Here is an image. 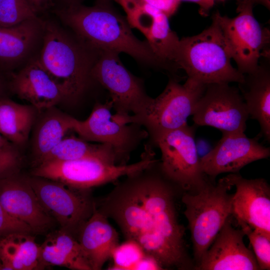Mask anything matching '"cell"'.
Returning <instances> with one entry per match:
<instances>
[{
  "instance_id": "cell-1",
  "label": "cell",
  "mask_w": 270,
  "mask_h": 270,
  "mask_svg": "<svg viewBox=\"0 0 270 270\" xmlns=\"http://www.w3.org/2000/svg\"><path fill=\"white\" fill-rule=\"evenodd\" d=\"M174 184L162 172L157 160L126 176L96 206L115 222L126 240L138 243L164 270L184 269L188 264Z\"/></svg>"
},
{
  "instance_id": "cell-2",
  "label": "cell",
  "mask_w": 270,
  "mask_h": 270,
  "mask_svg": "<svg viewBox=\"0 0 270 270\" xmlns=\"http://www.w3.org/2000/svg\"><path fill=\"white\" fill-rule=\"evenodd\" d=\"M111 2L56 6L53 12L88 49L97 53L104 50L124 52L143 64L172 72V68L157 56L146 40L134 35L126 17Z\"/></svg>"
},
{
  "instance_id": "cell-3",
  "label": "cell",
  "mask_w": 270,
  "mask_h": 270,
  "mask_svg": "<svg viewBox=\"0 0 270 270\" xmlns=\"http://www.w3.org/2000/svg\"><path fill=\"white\" fill-rule=\"evenodd\" d=\"M98 54L86 48L57 22L44 20L38 58L62 91L65 101H78L94 81L91 71Z\"/></svg>"
},
{
  "instance_id": "cell-4",
  "label": "cell",
  "mask_w": 270,
  "mask_h": 270,
  "mask_svg": "<svg viewBox=\"0 0 270 270\" xmlns=\"http://www.w3.org/2000/svg\"><path fill=\"white\" fill-rule=\"evenodd\" d=\"M212 20L211 25L200 34L180 39L174 62L185 71L187 78L204 85L241 83L244 74L232 65V56L222 30Z\"/></svg>"
},
{
  "instance_id": "cell-5",
  "label": "cell",
  "mask_w": 270,
  "mask_h": 270,
  "mask_svg": "<svg viewBox=\"0 0 270 270\" xmlns=\"http://www.w3.org/2000/svg\"><path fill=\"white\" fill-rule=\"evenodd\" d=\"M206 85L187 78L184 84L174 78L169 79L164 91L150 99L139 112L132 115H112V119L122 124H134L144 127L148 134V143L154 147L166 133L187 124Z\"/></svg>"
},
{
  "instance_id": "cell-6",
  "label": "cell",
  "mask_w": 270,
  "mask_h": 270,
  "mask_svg": "<svg viewBox=\"0 0 270 270\" xmlns=\"http://www.w3.org/2000/svg\"><path fill=\"white\" fill-rule=\"evenodd\" d=\"M232 186L226 176L216 184L207 182L196 194H184L182 201L188 220L193 253L198 263L213 242L228 218L232 215Z\"/></svg>"
},
{
  "instance_id": "cell-7",
  "label": "cell",
  "mask_w": 270,
  "mask_h": 270,
  "mask_svg": "<svg viewBox=\"0 0 270 270\" xmlns=\"http://www.w3.org/2000/svg\"><path fill=\"white\" fill-rule=\"evenodd\" d=\"M156 160L154 148L145 144L140 160L134 164H112L96 158L50 161L34 166L32 175L57 181L75 189L88 190L141 170Z\"/></svg>"
},
{
  "instance_id": "cell-8",
  "label": "cell",
  "mask_w": 270,
  "mask_h": 270,
  "mask_svg": "<svg viewBox=\"0 0 270 270\" xmlns=\"http://www.w3.org/2000/svg\"><path fill=\"white\" fill-rule=\"evenodd\" d=\"M237 12L230 18L217 12L212 19L218 24L238 70L245 74L258 68L260 58H270V33L254 18L250 0H240Z\"/></svg>"
},
{
  "instance_id": "cell-9",
  "label": "cell",
  "mask_w": 270,
  "mask_h": 270,
  "mask_svg": "<svg viewBox=\"0 0 270 270\" xmlns=\"http://www.w3.org/2000/svg\"><path fill=\"white\" fill-rule=\"evenodd\" d=\"M120 54L110 50L98 52L91 76L95 82L108 92L115 114H136L152 98L147 94L142 80L132 74L122 62Z\"/></svg>"
},
{
  "instance_id": "cell-10",
  "label": "cell",
  "mask_w": 270,
  "mask_h": 270,
  "mask_svg": "<svg viewBox=\"0 0 270 270\" xmlns=\"http://www.w3.org/2000/svg\"><path fill=\"white\" fill-rule=\"evenodd\" d=\"M194 135V128L186 124L166 133L154 145L161 152L162 172L186 190H197L208 182L201 170Z\"/></svg>"
},
{
  "instance_id": "cell-11",
  "label": "cell",
  "mask_w": 270,
  "mask_h": 270,
  "mask_svg": "<svg viewBox=\"0 0 270 270\" xmlns=\"http://www.w3.org/2000/svg\"><path fill=\"white\" fill-rule=\"evenodd\" d=\"M44 210L60 226L61 229L78 234L96 206L88 190L72 188L62 182L34 176L26 177Z\"/></svg>"
},
{
  "instance_id": "cell-12",
  "label": "cell",
  "mask_w": 270,
  "mask_h": 270,
  "mask_svg": "<svg viewBox=\"0 0 270 270\" xmlns=\"http://www.w3.org/2000/svg\"><path fill=\"white\" fill-rule=\"evenodd\" d=\"M111 100L96 102L84 120L74 118L72 130L88 141L109 144L116 152L118 164H126L130 155L145 138L146 131L134 124H122L112 119Z\"/></svg>"
},
{
  "instance_id": "cell-13",
  "label": "cell",
  "mask_w": 270,
  "mask_h": 270,
  "mask_svg": "<svg viewBox=\"0 0 270 270\" xmlns=\"http://www.w3.org/2000/svg\"><path fill=\"white\" fill-rule=\"evenodd\" d=\"M192 115L195 124L210 126L222 132H244L249 118L238 88L226 83L206 85Z\"/></svg>"
},
{
  "instance_id": "cell-14",
  "label": "cell",
  "mask_w": 270,
  "mask_h": 270,
  "mask_svg": "<svg viewBox=\"0 0 270 270\" xmlns=\"http://www.w3.org/2000/svg\"><path fill=\"white\" fill-rule=\"evenodd\" d=\"M260 136L250 138L244 132H222L216 146L200 158L202 172L214 178L224 173H238L251 162L268 158L270 148L258 142Z\"/></svg>"
},
{
  "instance_id": "cell-15",
  "label": "cell",
  "mask_w": 270,
  "mask_h": 270,
  "mask_svg": "<svg viewBox=\"0 0 270 270\" xmlns=\"http://www.w3.org/2000/svg\"><path fill=\"white\" fill-rule=\"evenodd\" d=\"M112 0L122 7L131 27L142 32L157 56L176 70H178L174 57L180 39L170 28L168 17L137 0Z\"/></svg>"
},
{
  "instance_id": "cell-16",
  "label": "cell",
  "mask_w": 270,
  "mask_h": 270,
  "mask_svg": "<svg viewBox=\"0 0 270 270\" xmlns=\"http://www.w3.org/2000/svg\"><path fill=\"white\" fill-rule=\"evenodd\" d=\"M236 192L232 198V216L237 223L270 234V187L262 178L246 179L238 173L226 176Z\"/></svg>"
},
{
  "instance_id": "cell-17",
  "label": "cell",
  "mask_w": 270,
  "mask_h": 270,
  "mask_svg": "<svg viewBox=\"0 0 270 270\" xmlns=\"http://www.w3.org/2000/svg\"><path fill=\"white\" fill-rule=\"evenodd\" d=\"M231 216L197 264L198 270H258L254 254L245 245V235L234 228Z\"/></svg>"
},
{
  "instance_id": "cell-18",
  "label": "cell",
  "mask_w": 270,
  "mask_h": 270,
  "mask_svg": "<svg viewBox=\"0 0 270 270\" xmlns=\"http://www.w3.org/2000/svg\"><path fill=\"white\" fill-rule=\"evenodd\" d=\"M0 202L12 217L33 232H46L55 220L44 210L26 177L19 173L0 179Z\"/></svg>"
},
{
  "instance_id": "cell-19",
  "label": "cell",
  "mask_w": 270,
  "mask_h": 270,
  "mask_svg": "<svg viewBox=\"0 0 270 270\" xmlns=\"http://www.w3.org/2000/svg\"><path fill=\"white\" fill-rule=\"evenodd\" d=\"M44 20L37 16L8 28H0V66L7 72L20 68L38 56Z\"/></svg>"
},
{
  "instance_id": "cell-20",
  "label": "cell",
  "mask_w": 270,
  "mask_h": 270,
  "mask_svg": "<svg viewBox=\"0 0 270 270\" xmlns=\"http://www.w3.org/2000/svg\"><path fill=\"white\" fill-rule=\"evenodd\" d=\"M10 74V90L38 112L65 101L62 91L42 66L38 56Z\"/></svg>"
},
{
  "instance_id": "cell-21",
  "label": "cell",
  "mask_w": 270,
  "mask_h": 270,
  "mask_svg": "<svg viewBox=\"0 0 270 270\" xmlns=\"http://www.w3.org/2000/svg\"><path fill=\"white\" fill-rule=\"evenodd\" d=\"M77 235L92 270H101L119 244L118 232L110 224L108 218L96 207Z\"/></svg>"
},
{
  "instance_id": "cell-22",
  "label": "cell",
  "mask_w": 270,
  "mask_h": 270,
  "mask_svg": "<svg viewBox=\"0 0 270 270\" xmlns=\"http://www.w3.org/2000/svg\"><path fill=\"white\" fill-rule=\"evenodd\" d=\"M238 89L249 116L260 126V137L270 141V68L269 62L260 63L254 72L244 74Z\"/></svg>"
},
{
  "instance_id": "cell-23",
  "label": "cell",
  "mask_w": 270,
  "mask_h": 270,
  "mask_svg": "<svg viewBox=\"0 0 270 270\" xmlns=\"http://www.w3.org/2000/svg\"><path fill=\"white\" fill-rule=\"evenodd\" d=\"M74 118L56 106L38 112L32 139L34 166L72 130Z\"/></svg>"
},
{
  "instance_id": "cell-24",
  "label": "cell",
  "mask_w": 270,
  "mask_h": 270,
  "mask_svg": "<svg viewBox=\"0 0 270 270\" xmlns=\"http://www.w3.org/2000/svg\"><path fill=\"white\" fill-rule=\"evenodd\" d=\"M39 262L42 268L52 265L74 270H92L78 240L62 229L50 233L40 245Z\"/></svg>"
},
{
  "instance_id": "cell-25",
  "label": "cell",
  "mask_w": 270,
  "mask_h": 270,
  "mask_svg": "<svg viewBox=\"0 0 270 270\" xmlns=\"http://www.w3.org/2000/svg\"><path fill=\"white\" fill-rule=\"evenodd\" d=\"M40 245L30 234L14 232L0 239V270L40 268Z\"/></svg>"
},
{
  "instance_id": "cell-26",
  "label": "cell",
  "mask_w": 270,
  "mask_h": 270,
  "mask_svg": "<svg viewBox=\"0 0 270 270\" xmlns=\"http://www.w3.org/2000/svg\"><path fill=\"white\" fill-rule=\"evenodd\" d=\"M38 110L31 105L16 102L6 96L0 98V134L16 146L28 138Z\"/></svg>"
},
{
  "instance_id": "cell-27",
  "label": "cell",
  "mask_w": 270,
  "mask_h": 270,
  "mask_svg": "<svg viewBox=\"0 0 270 270\" xmlns=\"http://www.w3.org/2000/svg\"><path fill=\"white\" fill-rule=\"evenodd\" d=\"M83 158H96L118 164L116 152L110 144H90L80 137L72 136H64L37 165L50 161H68Z\"/></svg>"
},
{
  "instance_id": "cell-28",
  "label": "cell",
  "mask_w": 270,
  "mask_h": 270,
  "mask_svg": "<svg viewBox=\"0 0 270 270\" xmlns=\"http://www.w3.org/2000/svg\"><path fill=\"white\" fill-rule=\"evenodd\" d=\"M38 14L28 0H0V28L16 26Z\"/></svg>"
},
{
  "instance_id": "cell-29",
  "label": "cell",
  "mask_w": 270,
  "mask_h": 270,
  "mask_svg": "<svg viewBox=\"0 0 270 270\" xmlns=\"http://www.w3.org/2000/svg\"><path fill=\"white\" fill-rule=\"evenodd\" d=\"M146 254L142 247L136 242L126 240L118 244L114 250L111 258L113 264L109 270H133L134 266Z\"/></svg>"
},
{
  "instance_id": "cell-30",
  "label": "cell",
  "mask_w": 270,
  "mask_h": 270,
  "mask_svg": "<svg viewBox=\"0 0 270 270\" xmlns=\"http://www.w3.org/2000/svg\"><path fill=\"white\" fill-rule=\"evenodd\" d=\"M248 238L260 270L270 269V234L253 229L244 223H238Z\"/></svg>"
},
{
  "instance_id": "cell-31",
  "label": "cell",
  "mask_w": 270,
  "mask_h": 270,
  "mask_svg": "<svg viewBox=\"0 0 270 270\" xmlns=\"http://www.w3.org/2000/svg\"><path fill=\"white\" fill-rule=\"evenodd\" d=\"M22 158L17 146L9 142L0 148V179L19 173Z\"/></svg>"
},
{
  "instance_id": "cell-32",
  "label": "cell",
  "mask_w": 270,
  "mask_h": 270,
  "mask_svg": "<svg viewBox=\"0 0 270 270\" xmlns=\"http://www.w3.org/2000/svg\"><path fill=\"white\" fill-rule=\"evenodd\" d=\"M14 232L30 234L33 232L28 225L11 216L0 202V236Z\"/></svg>"
},
{
  "instance_id": "cell-33",
  "label": "cell",
  "mask_w": 270,
  "mask_h": 270,
  "mask_svg": "<svg viewBox=\"0 0 270 270\" xmlns=\"http://www.w3.org/2000/svg\"><path fill=\"white\" fill-rule=\"evenodd\" d=\"M160 10L168 18L176 12L180 0H137Z\"/></svg>"
},
{
  "instance_id": "cell-34",
  "label": "cell",
  "mask_w": 270,
  "mask_h": 270,
  "mask_svg": "<svg viewBox=\"0 0 270 270\" xmlns=\"http://www.w3.org/2000/svg\"><path fill=\"white\" fill-rule=\"evenodd\" d=\"M133 270H153L164 269L154 258L146 254L137 262L134 267Z\"/></svg>"
},
{
  "instance_id": "cell-35",
  "label": "cell",
  "mask_w": 270,
  "mask_h": 270,
  "mask_svg": "<svg viewBox=\"0 0 270 270\" xmlns=\"http://www.w3.org/2000/svg\"><path fill=\"white\" fill-rule=\"evenodd\" d=\"M38 13L44 12L55 6L54 0H28Z\"/></svg>"
},
{
  "instance_id": "cell-36",
  "label": "cell",
  "mask_w": 270,
  "mask_h": 270,
  "mask_svg": "<svg viewBox=\"0 0 270 270\" xmlns=\"http://www.w3.org/2000/svg\"><path fill=\"white\" fill-rule=\"evenodd\" d=\"M194 2L200 6V14L206 16L211 8L214 4V0H180Z\"/></svg>"
},
{
  "instance_id": "cell-37",
  "label": "cell",
  "mask_w": 270,
  "mask_h": 270,
  "mask_svg": "<svg viewBox=\"0 0 270 270\" xmlns=\"http://www.w3.org/2000/svg\"><path fill=\"white\" fill-rule=\"evenodd\" d=\"M8 72L0 66V98L6 96V90L9 89V80L6 77Z\"/></svg>"
},
{
  "instance_id": "cell-38",
  "label": "cell",
  "mask_w": 270,
  "mask_h": 270,
  "mask_svg": "<svg viewBox=\"0 0 270 270\" xmlns=\"http://www.w3.org/2000/svg\"><path fill=\"white\" fill-rule=\"evenodd\" d=\"M58 7L68 6L78 4H82L86 0H58ZM96 2L99 1H112V0H95Z\"/></svg>"
},
{
  "instance_id": "cell-39",
  "label": "cell",
  "mask_w": 270,
  "mask_h": 270,
  "mask_svg": "<svg viewBox=\"0 0 270 270\" xmlns=\"http://www.w3.org/2000/svg\"><path fill=\"white\" fill-rule=\"evenodd\" d=\"M10 142L0 134V148Z\"/></svg>"
},
{
  "instance_id": "cell-40",
  "label": "cell",
  "mask_w": 270,
  "mask_h": 270,
  "mask_svg": "<svg viewBox=\"0 0 270 270\" xmlns=\"http://www.w3.org/2000/svg\"><path fill=\"white\" fill-rule=\"evenodd\" d=\"M252 2H253V0H250ZM262 2H263L264 4H266L267 6H269L270 5V1L269 0H260Z\"/></svg>"
},
{
  "instance_id": "cell-41",
  "label": "cell",
  "mask_w": 270,
  "mask_h": 270,
  "mask_svg": "<svg viewBox=\"0 0 270 270\" xmlns=\"http://www.w3.org/2000/svg\"></svg>"
}]
</instances>
